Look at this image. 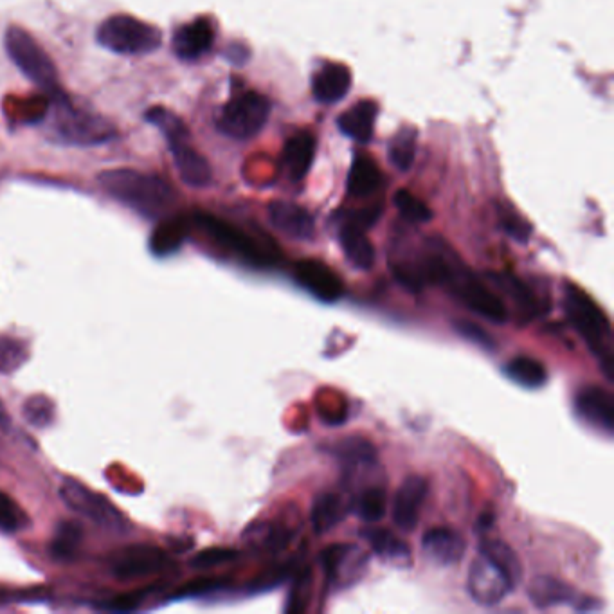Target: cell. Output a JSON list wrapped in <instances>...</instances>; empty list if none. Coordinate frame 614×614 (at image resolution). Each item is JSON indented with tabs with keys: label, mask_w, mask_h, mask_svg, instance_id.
<instances>
[{
	"label": "cell",
	"mask_w": 614,
	"mask_h": 614,
	"mask_svg": "<svg viewBox=\"0 0 614 614\" xmlns=\"http://www.w3.org/2000/svg\"><path fill=\"white\" fill-rule=\"evenodd\" d=\"M100 184L110 197L123 202L143 217H163L175 200L172 186L161 177L127 168L100 173Z\"/></svg>",
	"instance_id": "obj_1"
},
{
	"label": "cell",
	"mask_w": 614,
	"mask_h": 614,
	"mask_svg": "<svg viewBox=\"0 0 614 614\" xmlns=\"http://www.w3.org/2000/svg\"><path fill=\"white\" fill-rule=\"evenodd\" d=\"M49 121L58 141L65 145L94 146L109 143L116 137V128L89 107L56 94L49 98Z\"/></svg>",
	"instance_id": "obj_2"
},
{
	"label": "cell",
	"mask_w": 614,
	"mask_h": 614,
	"mask_svg": "<svg viewBox=\"0 0 614 614\" xmlns=\"http://www.w3.org/2000/svg\"><path fill=\"white\" fill-rule=\"evenodd\" d=\"M145 119L163 132L182 181L191 188H206L213 179V172L206 157L191 145L190 130L184 121L164 107H152L146 112Z\"/></svg>",
	"instance_id": "obj_3"
},
{
	"label": "cell",
	"mask_w": 614,
	"mask_h": 614,
	"mask_svg": "<svg viewBox=\"0 0 614 614\" xmlns=\"http://www.w3.org/2000/svg\"><path fill=\"white\" fill-rule=\"evenodd\" d=\"M564 308L578 334L586 339L591 352L602 362L607 379L613 380V332L602 308L584 290L571 283L566 287Z\"/></svg>",
	"instance_id": "obj_4"
},
{
	"label": "cell",
	"mask_w": 614,
	"mask_h": 614,
	"mask_svg": "<svg viewBox=\"0 0 614 614\" xmlns=\"http://www.w3.org/2000/svg\"><path fill=\"white\" fill-rule=\"evenodd\" d=\"M6 51L11 62L19 67L20 73L35 83L38 89L46 92L49 98L60 94V80L58 69L53 64L51 56L47 55L44 47L38 44L35 38L29 35L26 29L11 26L4 37Z\"/></svg>",
	"instance_id": "obj_5"
},
{
	"label": "cell",
	"mask_w": 614,
	"mask_h": 614,
	"mask_svg": "<svg viewBox=\"0 0 614 614\" xmlns=\"http://www.w3.org/2000/svg\"><path fill=\"white\" fill-rule=\"evenodd\" d=\"M96 40L101 47L116 55L141 56L150 55L163 46V33L145 20L114 15L101 22Z\"/></svg>",
	"instance_id": "obj_6"
},
{
	"label": "cell",
	"mask_w": 614,
	"mask_h": 614,
	"mask_svg": "<svg viewBox=\"0 0 614 614\" xmlns=\"http://www.w3.org/2000/svg\"><path fill=\"white\" fill-rule=\"evenodd\" d=\"M443 287L460 299L465 307L485 317L492 323L503 325L508 321V308L499 294L490 289V285L478 278L476 274L458 260L452 267L451 276L443 283Z\"/></svg>",
	"instance_id": "obj_7"
},
{
	"label": "cell",
	"mask_w": 614,
	"mask_h": 614,
	"mask_svg": "<svg viewBox=\"0 0 614 614\" xmlns=\"http://www.w3.org/2000/svg\"><path fill=\"white\" fill-rule=\"evenodd\" d=\"M271 116V103L258 92H244L226 103L217 116V127L224 136L251 139Z\"/></svg>",
	"instance_id": "obj_8"
},
{
	"label": "cell",
	"mask_w": 614,
	"mask_h": 614,
	"mask_svg": "<svg viewBox=\"0 0 614 614\" xmlns=\"http://www.w3.org/2000/svg\"><path fill=\"white\" fill-rule=\"evenodd\" d=\"M60 496L65 505L76 514L83 515L94 524L112 532H125L128 521L109 499L85 487L80 481L65 479L60 487Z\"/></svg>",
	"instance_id": "obj_9"
},
{
	"label": "cell",
	"mask_w": 614,
	"mask_h": 614,
	"mask_svg": "<svg viewBox=\"0 0 614 614\" xmlns=\"http://www.w3.org/2000/svg\"><path fill=\"white\" fill-rule=\"evenodd\" d=\"M512 589L514 587L505 573L483 553H479L478 557L472 560L467 578V591L476 604L485 607L497 605L505 600Z\"/></svg>",
	"instance_id": "obj_10"
},
{
	"label": "cell",
	"mask_w": 614,
	"mask_h": 614,
	"mask_svg": "<svg viewBox=\"0 0 614 614\" xmlns=\"http://www.w3.org/2000/svg\"><path fill=\"white\" fill-rule=\"evenodd\" d=\"M294 278L314 298L326 303H334L343 296L344 287L341 278L328 265L317 260H301L296 263Z\"/></svg>",
	"instance_id": "obj_11"
},
{
	"label": "cell",
	"mask_w": 614,
	"mask_h": 614,
	"mask_svg": "<svg viewBox=\"0 0 614 614\" xmlns=\"http://www.w3.org/2000/svg\"><path fill=\"white\" fill-rule=\"evenodd\" d=\"M197 224H199L206 233H208L217 244L224 245L229 251L240 254L245 260H249L251 263H267V256L263 254L262 249L253 242V238L242 233L240 229L222 222L218 218L211 217V215H197L195 217Z\"/></svg>",
	"instance_id": "obj_12"
},
{
	"label": "cell",
	"mask_w": 614,
	"mask_h": 614,
	"mask_svg": "<svg viewBox=\"0 0 614 614\" xmlns=\"http://www.w3.org/2000/svg\"><path fill=\"white\" fill-rule=\"evenodd\" d=\"M427 490V481L422 476H409L398 488L393 501V521L402 532H413L418 526Z\"/></svg>",
	"instance_id": "obj_13"
},
{
	"label": "cell",
	"mask_w": 614,
	"mask_h": 614,
	"mask_svg": "<svg viewBox=\"0 0 614 614\" xmlns=\"http://www.w3.org/2000/svg\"><path fill=\"white\" fill-rule=\"evenodd\" d=\"M215 44V28L211 20H191L175 31L172 46L173 53L186 62H195L209 53V49Z\"/></svg>",
	"instance_id": "obj_14"
},
{
	"label": "cell",
	"mask_w": 614,
	"mask_h": 614,
	"mask_svg": "<svg viewBox=\"0 0 614 614\" xmlns=\"http://www.w3.org/2000/svg\"><path fill=\"white\" fill-rule=\"evenodd\" d=\"M577 413L584 422L607 434H613V395L598 386H586L575 397Z\"/></svg>",
	"instance_id": "obj_15"
},
{
	"label": "cell",
	"mask_w": 614,
	"mask_h": 614,
	"mask_svg": "<svg viewBox=\"0 0 614 614\" xmlns=\"http://www.w3.org/2000/svg\"><path fill=\"white\" fill-rule=\"evenodd\" d=\"M492 287H496L503 296L514 303L515 314L521 323H530L541 314L539 299L530 287L508 272H490L485 276Z\"/></svg>",
	"instance_id": "obj_16"
},
{
	"label": "cell",
	"mask_w": 614,
	"mask_h": 614,
	"mask_svg": "<svg viewBox=\"0 0 614 614\" xmlns=\"http://www.w3.org/2000/svg\"><path fill=\"white\" fill-rule=\"evenodd\" d=\"M166 564V553L157 546H132L116 555L112 571L119 578L145 577L155 573Z\"/></svg>",
	"instance_id": "obj_17"
},
{
	"label": "cell",
	"mask_w": 614,
	"mask_h": 614,
	"mask_svg": "<svg viewBox=\"0 0 614 614\" xmlns=\"http://www.w3.org/2000/svg\"><path fill=\"white\" fill-rule=\"evenodd\" d=\"M269 218L272 226L294 240H310L316 235V220L307 209L298 204L283 200L272 202L269 206Z\"/></svg>",
	"instance_id": "obj_18"
},
{
	"label": "cell",
	"mask_w": 614,
	"mask_h": 614,
	"mask_svg": "<svg viewBox=\"0 0 614 614\" xmlns=\"http://www.w3.org/2000/svg\"><path fill=\"white\" fill-rule=\"evenodd\" d=\"M422 550L425 557L434 564L454 566L463 559L467 544L460 533L454 532L451 528H431L429 532L424 533Z\"/></svg>",
	"instance_id": "obj_19"
},
{
	"label": "cell",
	"mask_w": 614,
	"mask_h": 614,
	"mask_svg": "<svg viewBox=\"0 0 614 614\" xmlns=\"http://www.w3.org/2000/svg\"><path fill=\"white\" fill-rule=\"evenodd\" d=\"M352 87V71L344 64H326L312 80V92L319 103L334 105Z\"/></svg>",
	"instance_id": "obj_20"
},
{
	"label": "cell",
	"mask_w": 614,
	"mask_h": 614,
	"mask_svg": "<svg viewBox=\"0 0 614 614\" xmlns=\"http://www.w3.org/2000/svg\"><path fill=\"white\" fill-rule=\"evenodd\" d=\"M377 116H379L377 103L371 100H362L357 105H353L352 109L343 112L339 116L337 125L341 128L344 136L352 137L359 143H368L373 137Z\"/></svg>",
	"instance_id": "obj_21"
},
{
	"label": "cell",
	"mask_w": 614,
	"mask_h": 614,
	"mask_svg": "<svg viewBox=\"0 0 614 614\" xmlns=\"http://www.w3.org/2000/svg\"><path fill=\"white\" fill-rule=\"evenodd\" d=\"M528 596H530L533 605H537L539 609H548L553 605L577 604V602H582L584 607L589 609L586 598L577 600L573 587L553 577L533 578L532 584L528 586Z\"/></svg>",
	"instance_id": "obj_22"
},
{
	"label": "cell",
	"mask_w": 614,
	"mask_h": 614,
	"mask_svg": "<svg viewBox=\"0 0 614 614\" xmlns=\"http://www.w3.org/2000/svg\"><path fill=\"white\" fill-rule=\"evenodd\" d=\"M316 155V139L310 134H296L290 137L283 148V166L292 181L305 179Z\"/></svg>",
	"instance_id": "obj_23"
},
{
	"label": "cell",
	"mask_w": 614,
	"mask_h": 614,
	"mask_svg": "<svg viewBox=\"0 0 614 614\" xmlns=\"http://www.w3.org/2000/svg\"><path fill=\"white\" fill-rule=\"evenodd\" d=\"M339 242H341L348 262L352 263L353 267L361 271H370L375 265V258H377L375 247L371 244L370 238L364 235L361 227L346 224L339 233Z\"/></svg>",
	"instance_id": "obj_24"
},
{
	"label": "cell",
	"mask_w": 614,
	"mask_h": 614,
	"mask_svg": "<svg viewBox=\"0 0 614 614\" xmlns=\"http://www.w3.org/2000/svg\"><path fill=\"white\" fill-rule=\"evenodd\" d=\"M350 505H346L343 496L334 494V492H326L317 496L310 512V523L314 532L323 535V533L334 530L337 524L344 521V517L348 515Z\"/></svg>",
	"instance_id": "obj_25"
},
{
	"label": "cell",
	"mask_w": 614,
	"mask_h": 614,
	"mask_svg": "<svg viewBox=\"0 0 614 614\" xmlns=\"http://www.w3.org/2000/svg\"><path fill=\"white\" fill-rule=\"evenodd\" d=\"M364 537L370 542L373 553L380 559L388 560L395 566H409L411 564V550L406 542L398 539L397 535L384 528H370L364 532Z\"/></svg>",
	"instance_id": "obj_26"
},
{
	"label": "cell",
	"mask_w": 614,
	"mask_h": 614,
	"mask_svg": "<svg viewBox=\"0 0 614 614\" xmlns=\"http://www.w3.org/2000/svg\"><path fill=\"white\" fill-rule=\"evenodd\" d=\"M382 173L370 155L359 154L353 159L348 175V191L352 197H368L379 190Z\"/></svg>",
	"instance_id": "obj_27"
},
{
	"label": "cell",
	"mask_w": 614,
	"mask_h": 614,
	"mask_svg": "<svg viewBox=\"0 0 614 614\" xmlns=\"http://www.w3.org/2000/svg\"><path fill=\"white\" fill-rule=\"evenodd\" d=\"M479 553H483L505 573L514 589L519 586V582L523 580V566H521L517 553L506 542L499 541V539H481Z\"/></svg>",
	"instance_id": "obj_28"
},
{
	"label": "cell",
	"mask_w": 614,
	"mask_h": 614,
	"mask_svg": "<svg viewBox=\"0 0 614 614\" xmlns=\"http://www.w3.org/2000/svg\"><path fill=\"white\" fill-rule=\"evenodd\" d=\"M362 551L353 544H332L321 551V564L325 568L326 577L330 584H343L350 580L346 566L350 560L361 555Z\"/></svg>",
	"instance_id": "obj_29"
},
{
	"label": "cell",
	"mask_w": 614,
	"mask_h": 614,
	"mask_svg": "<svg viewBox=\"0 0 614 614\" xmlns=\"http://www.w3.org/2000/svg\"><path fill=\"white\" fill-rule=\"evenodd\" d=\"M328 452L343 461L346 467H361V465H373L377 461V451L373 443L362 438H344L328 447Z\"/></svg>",
	"instance_id": "obj_30"
},
{
	"label": "cell",
	"mask_w": 614,
	"mask_h": 614,
	"mask_svg": "<svg viewBox=\"0 0 614 614\" xmlns=\"http://www.w3.org/2000/svg\"><path fill=\"white\" fill-rule=\"evenodd\" d=\"M503 370H505L508 379L514 380L524 388H541V386H544V382L548 380V373H546V368L542 366L541 362L533 359V357H526V355H519V357L510 359L506 362Z\"/></svg>",
	"instance_id": "obj_31"
},
{
	"label": "cell",
	"mask_w": 614,
	"mask_h": 614,
	"mask_svg": "<svg viewBox=\"0 0 614 614\" xmlns=\"http://www.w3.org/2000/svg\"><path fill=\"white\" fill-rule=\"evenodd\" d=\"M188 233V226L184 220H166L161 226L157 227L150 240V249L157 256H168L175 253L181 247L184 238Z\"/></svg>",
	"instance_id": "obj_32"
},
{
	"label": "cell",
	"mask_w": 614,
	"mask_h": 614,
	"mask_svg": "<svg viewBox=\"0 0 614 614\" xmlns=\"http://www.w3.org/2000/svg\"><path fill=\"white\" fill-rule=\"evenodd\" d=\"M416 136L415 128H402L389 145V159L400 172H407L415 163Z\"/></svg>",
	"instance_id": "obj_33"
},
{
	"label": "cell",
	"mask_w": 614,
	"mask_h": 614,
	"mask_svg": "<svg viewBox=\"0 0 614 614\" xmlns=\"http://www.w3.org/2000/svg\"><path fill=\"white\" fill-rule=\"evenodd\" d=\"M355 510L366 523H379L386 514V492L379 487L362 490L355 501Z\"/></svg>",
	"instance_id": "obj_34"
},
{
	"label": "cell",
	"mask_w": 614,
	"mask_h": 614,
	"mask_svg": "<svg viewBox=\"0 0 614 614\" xmlns=\"http://www.w3.org/2000/svg\"><path fill=\"white\" fill-rule=\"evenodd\" d=\"M395 206L400 211V215L413 224H425L433 218V211L429 209V206L407 190L395 193Z\"/></svg>",
	"instance_id": "obj_35"
},
{
	"label": "cell",
	"mask_w": 614,
	"mask_h": 614,
	"mask_svg": "<svg viewBox=\"0 0 614 614\" xmlns=\"http://www.w3.org/2000/svg\"><path fill=\"white\" fill-rule=\"evenodd\" d=\"M28 355V346L19 339L0 337V373L10 375L19 370L28 361Z\"/></svg>",
	"instance_id": "obj_36"
},
{
	"label": "cell",
	"mask_w": 614,
	"mask_h": 614,
	"mask_svg": "<svg viewBox=\"0 0 614 614\" xmlns=\"http://www.w3.org/2000/svg\"><path fill=\"white\" fill-rule=\"evenodd\" d=\"M80 542H82V528L78 524L62 523L58 526V532L53 541V555L58 559L73 557Z\"/></svg>",
	"instance_id": "obj_37"
},
{
	"label": "cell",
	"mask_w": 614,
	"mask_h": 614,
	"mask_svg": "<svg viewBox=\"0 0 614 614\" xmlns=\"http://www.w3.org/2000/svg\"><path fill=\"white\" fill-rule=\"evenodd\" d=\"M28 524V517L8 494L0 492V532L13 533Z\"/></svg>",
	"instance_id": "obj_38"
},
{
	"label": "cell",
	"mask_w": 614,
	"mask_h": 614,
	"mask_svg": "<svg viewBox=\"0 0 614 614\" xmlns=\"http://www.w3.org/2000/svg\"><path fill=\"white\" fill-rule=\"evenodd\" d=\"M24 416L29 424L42 429L55 420V404L47 397L29 398L24 404Z\"/></svg>",
	"instance_id": "obj_39"
},
{
	"label": "cell",
	"mask_w": 614,
	"mask_h": 614,
	"mask_svg": "<svg viewBox=\"0 0 614 614\" xmlns=\"http://www.w3.org/2000/svg\"><path fill=\"white\" fill-rule=\"evenodd\" d=\"M238 557V551L229 550V548H209V550L200 551L193 560H191V568L209 569L226 564Z\"/></svg>",
	"instance_id": "obj_40"
},
{
	"label": "cell",
	"mask_w": 614,
	"mask_h": 614,
	"mask_svg": "<svg viewBox=\"0 0 614 614\" xmlns=\"http://www.w3.org/2000/svg\"><path fill=\"white\" fill-rule=\"evenodd\" d=\"M263 533L262 537H260V544H262L265 550L271 551H280L289 544L290 541V532H287L285 528H281V526H265L263 530H260Z\"/></svg>",
	"instance_id": "obj_41"
},
{
	"label": "cell",
	"mask_w": 614,
	"mask_h": 614,
	"mask_svg": "<svg viewBox=\"0 0 614 614\" xmlns=\"http://www.w3.org/2000/svg\"><path fill=\"white\" fill-rule=\"evenodd\" d=\"M226 582L227 580H224V578H199V580L182 587L179 596L208 595L211 591H217L220 587H224Z\"/></svg>",
	"instance_id": "obj_42"
},
{
	"label": "cell",
	"mask_w": 614,
	"mask_h": 614,
	"mask_svg": "<svg viewBox=\"0 0 614 614\" xmlns=\"http://www.w3.org/2000/svg\"><path fill=\"white\" fill-rule=\"evenodd\" d=\"M503 229L512 238H515L517 242H526L530 235H532V226L526 220L519 217V215H515V213H510V215L503 217Z\"/></svg>",
	"instance_id": "obj_43"
},
{
	"label": "cell",
	"mask_w": 614,
	"mask_h": 614,
	"mask_svg": "<svg viewBox=\"0 0 614 614\" xmlns=\"http://www.w3.org/2000/svg\"><path fill=\"white\" fill-rule=\"evenodd\" d=\"M456 328H458V332H460L463 337H467L470 339L472 343L481 344L483 348H490V337H488L487 332H483L479 326L472 325L469 321H458L456 323Z\"/></svg>",
	"instance_id": "obj_44"
},
{
	"label": "cell",
	"mask_w": 614,
	"mask_h": 614,
	"mask_svg": "<svg viewBox=\"0 0 614 614\" xmlns=\"http://www.w3.org/2000/svg\"><path fill=\"white\" fill-rule=\"evenodd\" d=\"M146 591H137V593H128V595L119 596L112 604L107 605L112 611H132L137 605L143 602V596Z\"/></svg>",
	"instance_id": "obj_45"
}]
</instances>
